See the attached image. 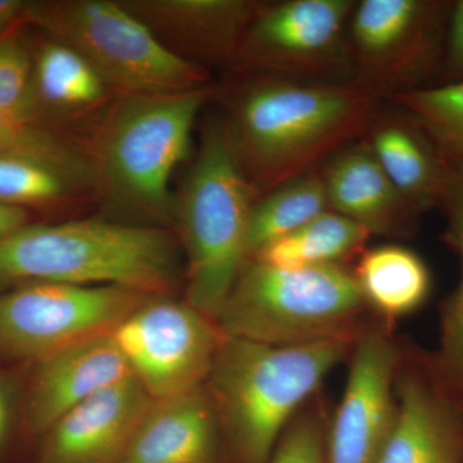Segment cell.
Returning <instances> with one entry per match:
<instances>
[{
    "label": "cell",
    "mask_w": 463,
    "mask_h": 463,
    "mask_svg": "<svg viewBox=\"0 0 463 463\" xmlns=\"http://www.w3.org/2000/svg\"><path fill=\"white\" fill-rule=\"evenodd\" d=\"M207 87L178 93L124 96L100 136L96 181L130 214L170 221L174 170L190 152L197 115L212 97Z\"/></svg>",
    "instance_id": "cell-4"
},
{
    "label": "cell",
    "mask_w": 463,
    "mask_h": 463,
    "mask_svg": "<svg viewBox=\"0 0 463 463\" xmlns=\"http://www.w3.org/2000/svg\"><path fill=\"white\" fill-rule=\"evenodd\" d=\"M321 178L330 209L371 234L413 230L419 213L399 194L367 141L352 143L332 155Z\"/></svg>",
    "instance_id": "cell-17"
},
{
    "label": "cell",
    "mask_w": 463,
    "mask_h": 463,
    "mask_svg": "<svg viewBox=\"0 0 463 463\" xmlns=\"http://www.w3.org/2000/svg\"><path fill=\"white\" fill-rule=\"evenodd\" d=\"M252 199L227 127L212 125L175 201V216L187 255V303L215 322L248 261Z\"/></svg>",
    "instance_id": "cell-5"
},
{
    "label": "cell",
    "mask_w": 463,
    "mask_h": 463,
    "mask_svg": "<svg viewBox=\"0 0 463 463\" xmlns=\"http://www.w3.org/2000/svg\"><path fill=\"white\" fill-rule=\"evenodd\" d=\"M108 85L78 52L62 43L43 45L33 70V96L51 109L72 111L105 99Z\"/></svg>",
    "instance_id": "cell-24"
},
{
    "label": "cell",
    "mask_w": 463,
    "mask_h": 463,
    "mask_svg": "<svg viewBox=\"0 0 463 463\" xmlns=\"http://www.w3.org/2000/svg\"><path fill=\"white\" fill-rule=\"evenodd\" d=\"M121 3L167 48L203 67L236 63L245 33L261 7L249 0Z\"/></svg>",
    "instance_id": "cell-14"
},
{
    "label": "cell",
    "mask_w": 463,
    "mask_h": 463,
    "mask_svg": "<svg viewBox=\"0 0 463 463\" xmlns=\"http://www.w3.org/2000/svg\"><path fill=\"white\" fill-rule=\"evenodd\" d=\"M268 463H326V434L319 419L295 417Z\"/></svg>",
    "instance_id": "cell-29"
},
{
    "label": "cell",
    "mask_w": 463,
    "mask_h": 463,
    "mask_svg": "<svg viewBox=\"0 0 463 463\" xmlns=\"http://www.w3.org/2000/svg\"><path fill=\"white\" fill-rule=\"evenodd\" d=\"M12 423V398L5 383L0 381V453L7 443Z\"/></svg>",
    "instance_id": "cell-32"
},
{
    "label": "cell",
    "mask_w": 463,
    "mask_h": 463,
    "mask_svg": "<svg viewBox=\"0 0 463 463\" xmlns=\"http://www.w3.org/2000/svg\"><path fill=\"white\" fill-rule=\"evenodd\" d=\"M178 274L172 237L100 219L25 225L0 241V282L121 286L164 295Z\"/></svg>",
    "instance_id": "cell-3"
},
{
    "label": "cell",
    "mask_w": 463,
    "mask_h": 463,
    "mask_svg": "<svg viewBox=\"0 0 463 463\" xmlns=\"http://www.w3.org/2000/svg\"><path fill=\"white\" fill-rule=\"evenodd\" d=\"M152 401L134 376L100 390L51 426L41 463H121Z\"/></svg>",
    "instance_id": "cell-15"
},
{
    "label": "cell",
    "mask_w": 463,
    "mask_h": 463,
    "mask_svg": "<svg viewBox=\"0 0 463 463\" xmlns=\"http://www.w3.org/2000/svg\"><path fill=\"white\" fill-rule=\"evenodd\" d=\"M443 67L450 83L463 80V0L452 3L450 8Z\"/></svg>",
    "instance_id": "cell-30"
},
{
    "label": "cell",
    "mask_w": 463,
    "mask_h": 463,
    "mask_svg": "<svg viewBox=\"0 0 463 463\" xmlns=\"http://www.w3.org/2000/svg\"><path fill=\"white\" fill-rule=\"evenodd\" d=\"M392 99L421 128L448 163H463V80L404 91Z\"/></svg>",
    "instance_id": "cell-26"
},
{
    "label": "cell",
    "mask_w": 463,
    "mask_h": 463,
    "mask_svg": "<svg viewBox=\"0 0 463 463\" xmlns=\"http://www.w3.org/2000/svg\"><path fill=\"white\" fill-rule=\"evenodd\" d=\"M353 347L346 337L277 346L223 337L206 383L241 463H268L279 439Z\"/></svg>",
    "instance_id": "cell-2"
},
{
    "label": "cell",
    "mask_w": 463,
    "mask_h": 463,
    "mask_svg": "<svg viewBox=\"0 0 463 463\" xmlns=\"http://www.w3.org/2000/svg\"><path fill=\"white\" fill-rule=\"evenodd\" d=\"M27 16L78 52L108 88L124 96L178 93L207 87L205 67L167 48L123 3H27Z\"/></svg>",
    "instance_id": "cell-7"
},
{
    "label": "cell",
    "mask_w": 463,
    "mask_h": 463,
    "mask_svg": "<svg viewBox=\"0 0 463 463\" xmlns=\"http://www.w3.org/2000/svg\"><path fill=\"white\" fill-rule=\"evenodd\" d=\"M374 121L365 141L399 194L416 210L440 206L448 161L412 118Z\"/></svg>",
    "instance_id": "cell-19"
},
{
    "label": "cell",
    "mask_w": 463,
    "mask_h": 463,
    "mask_svg": "<svg viewBox=\"0 0 463 463\" xmlns=\"http://www.w3.org/2000/svg\"><path fill=\"white\" fill-rule=\"evenodd\" d=\"M328 207L325 185L318 174H304L268 192L250 210L248 260L328 212Z\"/></svg>",
    "instance_id": "cell-23"
},
{
    "label": "cell",
    "mask_w": 463,
    "mask_h": 463,
    "mask_svg": "<svg viewBox=\"0 0 463 463\" xmlns=\"http://www.w3.org/2000/svg\"><path fill=\"white\" fill-rule=\"evenodd\" d=\"M90 181L43 158L0 152V203L24 207L71 196Z\"/></svg>",
    "instance_id": "cell-25"
},
{
    "label": "cell",
    "mask_w": 463,
    "mask_h": 463,
    "mask_svg": "<svg viewBox=\"0 0 463 463\" xmlns=\"http://www.w3.org/2000/svg\"><path fill=\"white\" fill-rule=\"evenodd\" d=\"M27 214L24 207L0 203V241L25 227Z\"/></svg>",
    "instance_id": "cell-31"
},
{
    "label": "cell",
    "mask_w": 463,
    "mask_h": 463,
    "mask_svg": "<svg viewBox=\"0 0 463 463\" xmlns=\"http://www.w3.org/2000/svg\"><path fill=\"white\" fill-rule=\"evenodd\" d=\"M152 297L121 286L25 283L0 297V353L38 362L111 335Z\"/></svg>",
    "instance_id": "cell-9"
},
{
    "label": "cell",
    "mask_w": 463,
    "mask_h": 463,
    "mask_svg": "<svg viewBox=\"0 0 463 463\" xmlns=\"http://www.w3.org/2000/svg\"><path fill=\"white\" fill-rule=\"evenodd\" d=\"M218 419L203 389L154 399L134 429L121 463H214Z\"/></svg>",
    "instance_id": "cell-18"
},
{
    "label": "cell",
    "mask_w": 463,
    "mask_h": 463,
    "mask_svg": "<svg viewBox=\"0 0 463 463\" xmlns=\"http://www.w3.org/2000/svg\"><path fill=\"white\" fill-rule=\"evenodd\" d=\"M353 276L365 306L388 321L417 312L431 294L428 265L404 246L383 245L362 251Z\"/></svg>",
    "instance_id": "cell-20"
},
{
    "label": "cell",
    "mask_w": 463,
    "mask_h": 463,
    "mask_svg": "<svg viewBox=\"0 0 463 463\" xmlns=\"http://www.w3.org/2000/svg\"><path fill=\"white\" fill-rule=\"evenodd\" d=\"M0 152L30 155L51 161L96 182L93 163L51 130L36 123L35 116L0 109Z\"/></svg>",
    "instance_id": "cell-27"
},
{
    "label": "cell",
    "mask_w": 463,
    "mask_h": 463,
    "mask_svg": "<svg viewBox=\"0 0 463 463\" xmlns=\"http://www.w3.org/2000/svg\"><path fill=\"white\" fill-rule=\"evenodd\" d=\"M370 232L346 216L326 212L259 251L254 258L279 268L339 264L364 251Z\"/></svg>",
    "instance_id": "cell-21"
},
{
    "label": "cell",
    "mask_w": 463,
    "mask_h": 463,
    "mask_svg": "<svg viewBox=\"0 0 463 463\" xmlns=\"http://www.w3.org/2000/svg\"><path fill=\"white\" fill-rule=\"evenodd\" d=\"M355 5L353 0H288L261 5L236 63L276 78L340 83L337 78L354 76L347 27Z\"/></svg>",
    "instance_id": "cell-11"
},
{
    "label": "cell",
    "mask_w": 463,
    "mask_h": 463,
    "mask_svg": "<svg viewBox=\"0 0 463 463\" xmlns=\"http://www.w3.org/2000/svg\"><path fill=\"white\" fill-rule=\"evenodd\" d=\"M395 395L394 423L376 463H463V404L430 358L399 365Z\"/></svg>",
    "instance_id": "cell-13"
},
{
    "label": "cell",
    "mask_w": 463,
    "mask_h": 463,
    "mask_svg": "<svg viewBox=\"0 0 463 463\" xmlns=\"http://www.w3.org/2000/svg\"><path fill=\"white\" fill-rule=\"evenodd\" d=\"M440 207L446 213L444 240L461 259V279L441 313L440 345L430 356L439 379L463 404V163H448Z\"/></svg>",
    "instance_id": "cell-22"
},
{
    "label": "cell",
    "mask_w": 463,
    "mask_h": 463,
    "mask_svg": "<svg viewBox=\"0 0 463 463\" xmlns=\"http://www.w3.org/2000/svg\"><path fill=\"white\" fill-rule=\"evenodd\" d=\"M352 349L345 390L326 435V463H376L394 423L398 347L383 332L367 331Z\"/></svg>",
    "instance_id": "cell-12"
},
{
    "label": "cell",
    "mask_w": 463,
    "mask_h": 463,
    "mask_svg": "<svg viewBox=\"0 0 463 463\" xmlns=\"http://www.w3.org/2000/svg\"><path fill=\"white\" fill-rule=\"evenodd\" d=\"M452 3L431 0H364L349 27L354 81L390 99L419 90L440 65Z\"/></svg>",
    "instance_id": "cell-8"
},
{
    "label": "cell",
    "mask_w": 463,
    "mask_h": 463,
    "mask_svg": "<svg viewBox=\"0 0 463 463\" xmlns=\"http://www.w3.org/2000/svg\"><path fill=\"white\" fill-rule=\"evenodd\" d=\"M33 63L16 38H0V109L35 116Z\"/></svg>",
    "instance_id": "cell-28"
},
{
    "label": "cell",
    "mask_w": 463,
    "mask_h": 463,
    "mask_svg": "<svg viewBox=\"0 0 463 463\" xmlns=\"http://www.w3.org/2000/svg\"><path fill=\"white\" fill-rule=\"evenodd\" d=\"M111 335L152 399L203 389L224 337L214 319L164 297L148 298Z\"/></svg>",
    "instance_id": "cell-10"
},
{
    "label": "cell",
    "mask_w": 463,
    "mask_h": 463,
    "mask_svg": "<svg viewBox=\"0 0 463 463\" xmlns=\"http://www.w3.org/2000/svg\"><path fill=\"white\" fill-rule=\"evenodd\" d=\"M133 376L112 335L83 341L36 362L27 419L47 432L63 414L100 390Z\"/></svg>",
    "instance_id": "cell-16"
},
{
    "label": "cell",
    "mask_w": 463,
    "mask_h": 463,
    "mask_svg": "<svg viewBox=\"0 0 463 463\" xmlns=\"http://www.w3.org/2000/svg\"><path fill=\"white\" fill-rule=\"evenodd\" d=\"M379 100L355 81L304 83L269 76L245 87L227 132L252 197L307 174L370 132Z\"/></svg>",
    "instance_id": "cell-1"
},
{
    "label": "cell",
    "mask_w": 463,
    "mask_h": 463,
    "mask_svg": "<svg viewBox=\"0 0 463 463\" xmlns=\"http://www.w3.org/2000/svg\"><path fill=\"white\" fill-rule=\"evenodd\" d=\"M365 306L353 272L343 265L279 268L249 259L216 325L225 337L268 345L353 339Z\"/></svg>",
    "instance_id": "cell-6"
},
{
    "label": "cell",
    "mask_w": 463,
    "mask_h": 463,
    "mask_svg": "<svg viewBox=\"0 0 463 463\" xmlns=\"http://www.w3.org/2000/svg\"><path fill=\"white\" fill-rule=\"evenodd\" d=\"M27 3L21 0H0V33L5 32L21 14H26Z\"/></svg>",
    "instance_id": "cell-33"
}]
</instances>
